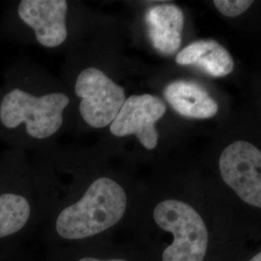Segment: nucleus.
Wrapping results in <instances>:
<instances>
[{"label": "nucleus", "instance_id": "nucleus-14", "mask_svg": "<svg viewBox=\"0 0 261 261\" xmlns=\"http://www.w3.org/2000/svg\"><path fill=\"white\" fill-rule=\"evenodd\" d=\"M250 261H261V252H258L255 256H253Z\"/></svg>", "mask_w": 261, "mask_h": 261}, {"label": "nucleus", "instance_id": "nucleus-9", "mask_svg": "<svg viewBox=\"0 0 261 261\" xmlns=\"http://www.w3.org/2000/svg\"><path fill=\"white\" fill-rule=\"evenodd\" d=\"M164 96L179 115L190 119L211 118L219 111L218 103L196 82H172L166 86Z\"/></svg>", "mask_w": 261, "mask_h": 261}, {"label": "nucleus", "instance_id": "nucleus-3", "mask_svg": "<svg viewBox=\"0 0 261 261\" xmlns=\"http://www.w3.org/2000/svg\"><path fill=\"white\" fill-rule=\"evenodd\" d=\"M69 102L68 96L63 93L36 97L21 89H14L1 102L0 120L11 129L24 123L30 137L47 139L62 126L63 111Z\"/></svg>", "mask_w": 261, "mask_h": 261}, {"label": "nucleus", "instance_id": "nucleus-5", "mask_svg": "<svg viewBox=\"0 0 261 261\" xmlns=\"http://www.w3.org/2000/svg\"><path fill=\"white\" fill-rule=\"evenodd\" d=\"M224 182L250 205L261 208V151L247 141H235L222 152Z\"/></svg>", "mask_w": 261, "mask_h": 261}, {"label": "nucleus", "instance_id": "nucleus-2", "mask_svg": "<svg viewBox=\"0 0 261 261\" xmlns=\"http://www.w3.org/2000/svg\"><path fill=\"white\" fill-rule=\"evenodd\" d=\"M154 220L173 235V243L163 253V261H203L208 247L205 223L196 210L185 202L167 199L156 206Z\"/></svg>", "mask_w": 261, "mask_h": 261}, {"label": "nucleus", "instance_id": "nucleus-1", "mask_svg": "<svg viewBox=\"0 0 261 261\" xmlns=\"http://www.w3.org/2000/svg\"><path fill=\"white\" fill-rule=\"evenodd\" d=\"M127 196L118 183L102 177L95 180L81 200L66 207L56 221L58 234L69 240L101 233L117 224L125 214Z\"/></svg>", "mask_w": 261, "mask_h": 261}, {"label": "nucleus", "instance_id": "nucleus-7", "mask_svg": "<svg viewBox=\"0 0 261 261\" xmlns=\"http://www.w3.org/2000/svg\"><path fill=\"white\" fill-rule=\"evenodd\" d=\"M65 0H22L19 18L35 31L38 42L47 47L60 46L68 35Z\"/></svg>", "mask_w": 261, "mask_h": 261}, {"label": "nucleus", "instance_id": "nucleus-4", "mask_svg": "<svg viewBox=\"0 0 261 261\" xmlns=\"http://www.w3.org/2000/svg\"><path fill=\"white\" fill-rule=\"evenodd\" d=\"M75 91L81 99L80 112L84 121L93 128L111 125L126 101L123 87L95 67L81 72Z\"/></svg>", "mask_w": 261, "mask_h": 261}, {"label": "nucleus", "instance_id": "nucleus-6", "mask_svg": "<svg viewBox=\"0 0 261 261\" xmlns=\"http://www.w3.org/2000/svg\"><path fill=\"white\" fill-rule=\"evenodd\" d=\"M166 112V103L157 96L133 95L123 103L110 130L118 138L135 135L146 149H155L159 140L155 124Z\"/></svg>", "mask_w": 261, "mask_h": 261}, {"label": "nucleus", "instance_id": "nucleus-12", "mask_svg": "<svg viewBox=\"0 0 261 261\" xmlns=\"http://www.w3.org/2000/svg\"><path fill=\"white\" fill-rule=\"evenodd\" d=\"M253 1L252 0H215L214 5L225 17L234 18L242 15L249 9Z\"/></svg>", "mask_w": 261, "mask_h": 261}, {"label": "nucleus", "instance_id": "nucleus-13", "mask_svg": "<svg viewBox=\"0 0 261 261\" xmlns=\"http://www.w3.org/2000/svg\"><path fill=\"white\" fill-rule=\"evenodd\" d=\"M79 261H127L124 259H111V260H100V259H96V258H92V257H84L82 258Z\"/></svg>", "mask_w": 261, "mask_h": 261}, {"label": "nucleus", "instance_id": "nucleus-11", "mask_svg": "<svg viewBox=\"0 0 261 261\" xmlns=\"http://www.w3.org/2000/svg\"><path fill=\"white\" fill-rule=\"evenodd\" d=\"M30 216V206L23 196L15 194L0 196V238L18 232Z\"/></svg>", "mask_w": 261, "mask_h": 261}, {"label": "nucleus", "instance_id": "nucleus-10", "mask_svg": "<svg viewBox=\"0 0 261 261\" xmlns=\"http://www.w3.org/2000/svg\"><path fill=\"white\" fill-rule=\"evenodd\" d=\"M181 66L198 69L206 75L222 77L234 69V61L228 50L214 40H199L180 50L175 58Z\"/></svg>", "mask_w": 261, "mask_h": 261}, {"label": "nucleus", "instance_id": "nucleus-8", "mask_svg": "<svg viewBox=\"0 0 261 261\" xmlns=\"http://www.w3.org/2000/svg\"><path fill=\"white\" fill-rule=\"evenodd\" d=\"M144 21L153 47L163 56L174 55L181 46L183 11L174 4H160L145 12Z\"/></svg>", "mask_w": 261, "mask_h": 261}]
</instances>
